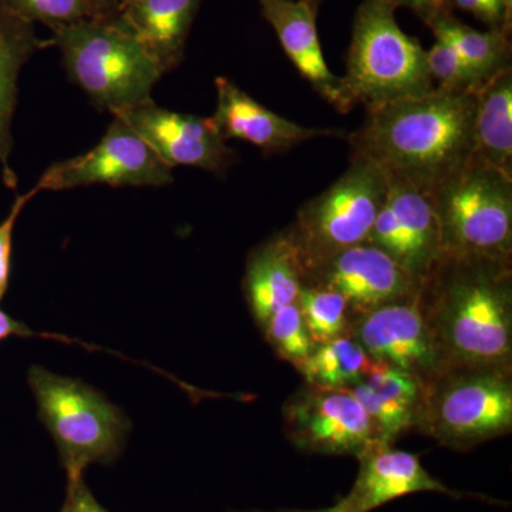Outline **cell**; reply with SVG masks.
I'll list each match as a JSON object with an SVG mask.
<instances>
[{"instance_id":"cell-13","label":"cell","mask_w":512,"mask_h":512,"mask_svg":"<svg viewBox=\"0 0 512 512\" xmlns=\"http://www.w3.org/2000/svg\"><path fill=\"white\" fill-rule=\"evenodd\" d=\"M367 244L382 249L424 281L443 258L439 221L429 192L404 178L389 177L386 200Z\"/></svg>"},{"instance_id":"cell-3","label":"cell","mask_w":512,"mask_h":512,"mask_svg":"<svg viewBox=\"0 0 512 512\" xmlns=\"http://www.w3.org/2000/svg\"><path fill=\"white\" fill-rule=\"evenodd\" d=\"M396 0H363L357 9L345 76L335 107L348 114L433 92L427 53L419 39L406 35L396 20Z\"/></svg>"},{"instance_id":"cell-35","label":"cell","mask_w":512,"mask_h":512,"mask_svg":"<svg viewBox=\"0 0 512 512\" xmlns=\"http://www.w3.org/2000/svg\"><path fill=\"white\" fill-rule=\"evenodd\" d=\"M26 329H28V326L23 325L22 322L12 318L0 309V342L12 338V336H23L25 338Z\"/></svg>"},{"instance_id":"cell-33","label":"cell","mask_w":512,"mask_h":512,"mask_svg":"<svg viewBox=\"0 0 512 512\" xmlns=\"http://www.w3.org/2000/svg\"><path fill=\"white\" fill-rule=\"evenodd\" d=\"M67 495L72 498L77 512H109L106 508L101 507L99 501L93 497L83 480L77 484L69 485Z\"/></svg>"},{"instance_id":"cell-10","label":"cell","mask_w":512,"mask_h":512,"mask_svg":"<svg viewBox=\"0 0 512 512\" xmlns=\"http://www.w3.org/2000/svg\"><path fill=\"white\" fill-rule=\"evenodd\" d=\"M289 441L305 453L359 458L379 443L375 426L349 390L305 384L284 406Z\"/></svg>"},{"instance_id":"cell-1","label":"cell","mask_w":512,"mask_h":512,"mask_svg":"<svg viewBox=\"0 0 512 512\" xmlns=\"http://www.w3.org/2000/svg\"><path fill=\"white\" fill-rule=\"evenodd\" d=\"M476 92L436 87L423 96L370 107L348 137L350 158L429 192L473 157Z\"/></svg>"},{"instance_id":"cell-31","label":"cell","mask_w":512,"mask_h":512,"mask_svg":"<svg viewBox=\"0 0 512 512\" xmlns=\"http://www.w3.org/2000/svg\"><path fill=\"white\" fill-rule=\"evenodd\" d=\"M453 8L464 10L490 29L511 30V18L505 10L504 0H451Z\"/></svg>"},{"instance_id":"cell-27","label":"cell","mask_w":512,"mask_h":512,"mask_svg":"<svg viewBox=\"0 0 512 512\" xmlns=\"http://www.w3.org/2000/svg\"><path fill=\"white\" fill-rule=\"evenodd\" d=\"M3 8L26 22L55 30L92 18L83 0H0Z\"/></svg>"},{"instance_id":"cell-38","label":"cell","mask_w":512,"mask_h":512,"mask_svg":"<svg viewBox=\"0 0 512 512\" xmlns=\"http://www.w3.org/2000/svg\"><path fill=\"white\" fill-rule=\"evenodd\" d=\"M60 512H77L76 507H74L72 498H70L69 495H67L66 504H64V507Z\"/></svg>"},{"instance_id":"cell-8","label":"cell","mask_w":512,"mask_h":512,"mask_svg":"<svg viewBox=\"0 0 512 512\" xmlns=\"http://www.w3.org/2000/svg\"><path fill=\"white\" fill-rule=\"evenodd\" d=\"M389 177L377 165L350 158V167L328 190L306 202L285 234L302 274L356 245L365 244L386 200Z\"/></svg>"},{"instance_id":"cell-20","label":"cell","mask_w":512,"mask_h":512,"mask_svg":"<svg viewBox=\"0 0 512 512\" xmlns=\"http://www.w3.org/2000/svg\"><path fill=\"white\" fill-rule=\"evenodd\" d=\"M45 46V40L36 35L33 23L18 18L0 5V165L3 183L9 188L18 184L9 158L13 150L12 120L18 103L20 70Z\"/></svg>"},{"instance_id":"cell-21","label":"cell","mask_w":512,"mask_h":512,"mask_svg":"<svg viewBox=\"0 0 512 512\" xmlns=\"http://www.w3.org/2000/svg\"><path fill=\"white\" fill-rule=\"evenodd\" d=\"M473 158L512 177V70L505 67L476 92Z\"/></svg>"},{"instance_id":"cell-29","label":"cell","mask_w":512,"mask_h":512,"mask_svg":"<svg viewBox=\"0 0 512 512\" xmlns=\"http://www.w3.org/2000/svg\"><path fill=\"white\" fill-rule=\"evenodd\" d=\"M365 383L380 396L397 400V402L412 407L416 412L419 410L424 386L409 373L375 363L367 375Z\"/></svg>"},{"instance_id":"cell-30","label":"cell","mask_w":512,"mask_h":512,"mask_svg":"<svg viewBox=\"0 0 512 512\" xmlns=\"http://www.w3.org/2000/svg\"><path fill=\"white\" fill-rule=\"evenodd\" d=\"M39 192L35 185L26 194L18 195L15 202H13L12 208H10L8 217L5 218V221L0 222V301H2L6 291H8L13 231H15L16 221H18L22 211L25 210L28 202L35 198Z\"/></svg>"},{"instance_id":"cell-16","label":"cell","mask_w":512,"mask_h":512,"mask_svg":"<svg viewBox=\"0 0 512 512\" xmlns=\"http://www.w3.org/2000/svg\"><path fill=\"white\" fill-rule=\"evenodd\" d=\"M357 460L360 467L352 490L333 505L340 512H370L414 493H439L456 498L464 495L427 473L416 454L397 450L393 444L379 441Z\"/></svg>"},{"instance_id":"cell-11","label":"cell","mask_w":512,"mask_h":512,"mask_svg":"<svg viewBox=\"0 0 512 512\" xmlns=\"http://www.w3.org/2000/svg\"><path fill=\"white\" fill-rule=\"evenodd\" d=\"M419 293L352 315L349 335L373 362L409 373L426 387L448 367L421 311Z\"/></svg>"},{"instance_id":"cell-22","label":"cell","mask_w":512,"mask_h":512,"mask_svg":"<svg viewBox=\"0 0 512 512\" xmlns=\"http://www.w3.org/2000/svg\"><path fill=\"white\" fill-rule=\"evenodd\" d=\"M436 39L444 40L466 62L481 83L510 66V32L504 29L481 30L464 25L453 15L430 22Z\"/></svg>"},{"instance_id":"cell-18","label":"cell","mask_w":512,"mask_h":512,"mask_svg":"<svg viewBox=\"0 0 512 512\" xmlns=\"http://www.w3.org/2000/svg\"><path fill=\"white\" fill-rule=\"evenodd\" d=\"M275 30L286 56L303 79L328 103L335 104L340 77L326 63L316 28V13L302 0H255Z\"/></svg>"},{"instance_id":"cell-12","label":"cell","mask_w":512,"mask_h":512,"mask_svg":"<svg viewBox=\"0 0 512 512\" xmlns=\"http://www.w3.org/2000/svg\"><path fill=\"white\" fill-rule=\"evenodd\" d=\"M303 286L340 293L352 315L413 298L423 281L375 245H356L303 271Z\"/></svg>"},{"instance_id":"cell-39","label":"cell","mask_w":512,"mask_h":512,"mask_svg":"<svg viewBox=\"0 0 512 512\" xmlns=\"http://www.w3.org/2000/svg\"><path fill=\"white\" fill-rule=\"evenodd\" d=\"M140 0H120V12L121 10L130 8V6L136 5Z\"/></svg>"},{"instance_id":"cell-23","label":"cell","mask_w":512,"mask_h":512,"mask_svg":"<svg viewBox=\"0 0 512 512\" xmlns=\"http://www.w3.org/2000/svg\"><path fill=\"white\" fill-rule=\"evenodd\" d=\"M376 362L350 335L316 345L312 355L296 366L305 384L319 389L349 390L365 382Z\"/></svg>"},{"instance_id":"cell-14","label":"cell","mask_w":512,"mask_h":512,"mask_svg":"<svg viewBox=\"0 0 512 512\" xmlns=\"http://www.w3.org/2000/svg\"><path fill=\"white\" fill-rule=\"evenodd\" d=\"M114 117L126 121L173 170L187 165L222 174L237 161V151L227 146L211 117L163 109L153 100Z\"/></svg>"},{"instance_id":"cell-26","label":"cell","mask_w":512,"mask_h":512,"mask_svg":"<svg viewBox=\"0 0 512 512\" xmlns=\"http://www.w3.org/2000/svg\"><path fill=\"white\" fill-rule=\"evenodd\" d=\"M349 392L362 404L363 409L375 426L377 437L382 443L394 444V441L416 426V410L373 392L365 382L356 384Z\"/></svg>"},{"instance_id":"cell-34","label":"cell","mask_w":512,"mask_h":512,"mask_svg":"<svg viewBox=\"0 0 512 512\" xmlns=\"http://www.w3.org/2000/svg\"><path fill=\"white\" fill-rule=\"evenodd\" d=\"M92 18H114L120 13V0H83Z\"/></svg>"},{"instance_id":"cell-4","label":"cell","mask_w":512,"mask_h":512,"mask_svg":"<svg viewBox=\"0 0 512 512\" xmlns=\"http://www.w3.org/2000/svg\"><path fill=\"white\" fill-rule=\"evenodd\" d=\"M69 79L113 116L151 101L164 76L146 46L114 18H89L53 32Z\"/></svg>"},{"instance_id":"cell-17","label":"cell","mask_w":512,"mask_h":512,"mask_svg":"<svg viewBox=\"0 0 512 512\" xmlns=\"http://www.w3.org/2000/svg\"><path fill=\"white\" fill-rule=\"evenodd\" d=\"M303 286L302 266L285 231L252 249L245 266V299L256 325L298 301Z\"/></svg>"},{"instance_id":"cell-28","label":"cell","mask_w":512,"mask_h":512,"mask_svg":"<svg viewBox=\"0 0 512 512\" xmlns=\"http://www.w3.org/2000/svg\"><path fill=\"white\" fill-rule=\"evenodd\" d=\"M426 53L431 80L439 83L437 87L440 89L477 92L483 86L484 83L477 79L456 50L444 40L436 39Z\"/></svg>"},{"instance_id":"cell-5","label":"cell","mask_w":512,"mask_h":512,"mask_svg":"<svg viewBox=\"0 0 512 512\" xmlns=\"http://www.w3.org/2000/svg\"><path fill=\"white\" fill-rule=\"evenodd\" d=\"M443 256L512 261V177L471 157L429 191Z\"/></svg>"},{"instance_id":"cell-32","label":"cell","mask_w":512,"mask_h":512,"mask_svg":"<svg viewBox=\"0 0 512 512\" xmlns=\"http://www.w3.org/2000/svg\"><path fill=\"white\" fill-rule=\"evenodd\" d=\"M399 8L406 6L413 10L426 25L443 16L453 15L451 0H396Z\"/></svg>"},{"instance_id":"cell-6","label":"cell","mask_w":512,"mask_h":512,"mask_svg":"<svg viewBox=\"0 0 512 512\" xmlns=\"http://www.w3.org/2000/svg\"><path fill=\"white\" fill-rule=\"evenodd\" d=\"M28 383L40 420L52 434L67 484L83 480L90 464L110 463L119 456L130 421L116 404L89 384L30 367Z\"/></svg>"},{"instance_id":"cell-37","label":"cell","mask_w":512,"mask_h":512,"mask_svg":"<svg viewBox=\"0 0 512 512\" xmlns=\"http://www.w3.org/2000/svg\"><path fill=\"white\" fill-rule=\"evenodd\" d=\"M302 2L305 3V5H308L309 8L312 9L313 13H316V15H318L320 2H322V0H302Z\"/></svg>"},{"instance_id":"cell-25","label":"cell","mask_w":512,"mask_h":512,"mask_svg":"<svg viewBox=\"0 0 512 512\" xmlns=\"http://www.w3.org/2000/svg\"><path fill=\"white\" fill-rule=\"evenodd\" d=\"M259 330L276 356L295 367L308 359L316 346L296 303L274 313Z\"/></svg>"},{"instance_id":"cell-24","label":"cell","mask_w":512,"mask_h":512,"mask_svg":"<svg viewBox=\"0 0 512 512\" xmlns=\"http://www.w3.org/2000/svg\"><path fill=\"white\" fill-rule=\"evenodd\" d=\"M315 345L349 335V303L340 293L318 286H302L296 301Z\"/></svg>"},{"instance_id":"cell-15","label":"cell","mask_w":512,"mask_h":512,"mask_svg":"<svg viewBox=\"0 0 512 512\" xmlns=\"http://www.w3.org/2000/svg\"><path fill=\"white\" fill-rule=\"evenodd\" d=\"M217 109L212 123L225 140L247 141L258 147L265 157L285 153L298 144L320 137H340L343 131L333 128H311L293 123L266 109L241 87L220 76L215 79Z\"/></svg>"},{"instance_id":"cell-7","label":"cell","mask_w":512,"mask_h":512,"mask_svg":"<svg viewBox=\"0 0 512 512\" xmlns=\"http://www.w3.org/2000/svg\"><path fill=\"white\" fill-rule=\"evenodd\" d=\"M454 450H470L512 430V369H450L424 387L416 426Z\"/></svg>"},{"instance_id":"cell-2","label":"cell","mask_w":512,"mask_h":512,"mask_svg":"<svg viewBox=\"0 0 512 512\" xmlns=\"http://www.w3.org/2000/svg\"><path fill=\"white\" fill-rule=\"evenodd\" d=\"M419 298L448 370L512 369L511 264L443 256Z\"/></svg>"},{"instance_id":"cell-36","label":"cell","mask_w":512,"mask_h":512,"mask_svg":"<svg viewBox=\"0 0 512 512\" xmlns=\"http://www.w3.org/2000/svg\"><path fill=\"white\" fill-rule=\"evenodd\" d=\"M251 512H340L335 507L326 508V510H281V511H251Z\"/></svg>"},{"instance_id":"cell-19","label":"cell","mask_w":512,"mask_h":512,"mask_svg":"<svg viewBox=\"0 0 512 512\" xmlns=\"http://www.w3.org/2000/svg\"><path fill=\"white\" fill-rule=\"evenodd\" d=\"M202 0H140L117 18L146 46L164 74L180 66Z\"/></svg>"},{"instance_id":"cell-9","label":"cell","mask_w":512,"mask_h":512,"mask_svg":"<svg viewBox=\"0 0 512 512\" xmlns=\"http://www.w3.org/2000/svg\"><path fill=\"white\" fill-rule=\"evenodd\" d=\"M173 181V168L168 167L126 121L114 117L96 147L83 156L50 165L36 187L40 192L97 184L164 187Z\"/></svg>"}]
</instances>
